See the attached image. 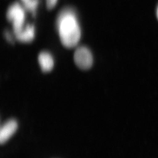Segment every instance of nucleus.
I'll return each mask as SVG.
<instances>
[{"label":"nucleus","instance_id":"6","mask_svg":"<svg viewBox=\"0 0 158 158\" xmlns=\"http://www.w3.org/2000/svg\"><path fill=\"white\" fill-rule=\"evenodd\" d=\"M40 68L44 72H48L52 69L54 67L53 58L49 53L44 52L40 53L38 56Z\"/></svg>","mask_w":158,"mask_h":158},{"label":"nucleus","instance_id":"1","mask_svg":"<svg viewBox=\"0 0 158 158\" xmlns=\"http://www.w3.org/2000/svg\"><path fill=\"white\" fill-rule=\"evenodd\" d=\"M57 30L61 42L67 48L78 44L81 37V30L76 15L70 9L62 10L56 20Z\"/></svg>","mask_w":158,"mask_h":158},{"label":"nucleus","instance_id":"10","mask_svg":"<svg viewBox=\"0 0 158 158\" xmlns=\"http://www.w3.org/2000/svg\"><path fill=\"white\" fill-rule=\"evenodd\" d=\"M156 15H157V17L158 19V6L157 7V8Z\"/></svg>","mask_w":158,"mask_h":158},{"label":"nucleus","instance_id":"4","mask_svg":"<svg viewBox=\"0 0 158 158\" xmlns=\"http://www.w3.org/2000/svg\"><path fill=\"white\" fill-rule=\"evenodd\" d=\"M17 122L14 119H11L4 123L0 130V143L4 144L14 135L17 129Z\"/></svg>","mask_w":158,"mask_h":158},{"label":"nucleus","instance_id":"2","mask_svg":"<svg viewBox=\"0 0 158 158\" xmlns=\"http://www.w3.org/2000/svg\"><path fill=\"white\" fill-rule=\"evenodd\" d=\"M7 19L11 22L15 34H18L23 29L25 20V13L24 9L19 3L11 5L7 12Z\"/></svg>","mask_w":158,"mask_h":158},{"label":"nucleus","instance_id":"8","mask_svg":"<svg viewBox=\"0 0 158 158\" xmlns=\"http://www.w3.org/2000/svg\"><path fill=\"white\" fill-rule=\"evenodd\" d=\"M58 0H46L47 7L49 9H52L56 5Z\"/></svg>","mask_w":158,"mask_h":158},{"label":"nucleus","instance_id":"9","mask_svg":"<svg viewBox=\"0 0 158 158\" xmlns=\"http://www.w3.org/2000/svg\"><path fill=\"white\" fill-rule=\"evenodd\" d=\"M5 36L8 42L13 43V38L11 33L8 31H6L5 33Z\"/></svg>","mask_w":158,"mask_h":158},{"label":"nucleus","instance_id":"3","mask_svg":"<svg viewBox=\"0 0 158 158\" xmlns=\"http://www.w3.org/2000/svg\"><path fill=\"white\" fill-rule=\"evenodd\" d=\"M74 60L77 66L81 69L87 70L93 64V57L90 50L86 47H79L75 51Z\"/></svg>","mask_w":158,"mask_h":158},{"label":"nucleus","instance_id":"7","mask_svg":"<svg viewBox=\"0 0 158 158\" xmlns=\"http://www.w3.org/2000/svg\"><path fill=\"white\" fill-rule=\"evenodd\" d=\"M24 8L27 11L34 14L39 4V0H21Z\"/></svg>","mask_w":158,"mask_h":158},{"label":"nucleus","instance_id":"5","mask_svg":"<svg viewBox=\"0 0 158 158\" xmlns=\"http://www.w3.org/2000/svg\"><path fill=\"white\" fill-rule=\"evenodd\" d=\"M35 27L33 25L28 24L20 32L15 34L16 39L21 42H31L35 37Z\"/></svg>","mask_w":158,"mask_h":158}]
</instances>
